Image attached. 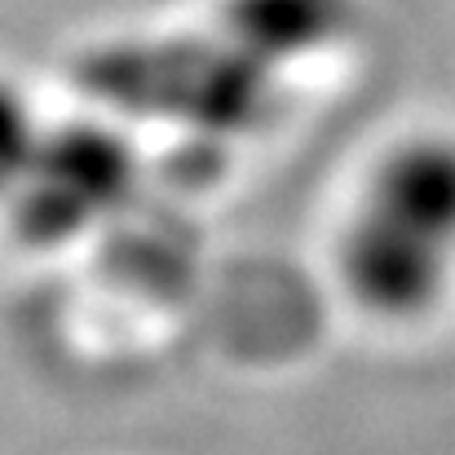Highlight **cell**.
Masks as SVG:
<instances>
[{"instance_id":"6da1fadb","label":"cell","mask_w":455,"mask_h":455,"mask_svg":"<svg viewBox=\"0 0 455 455\" xmlns=\"http://www.w3.org/2000/svg\"><path fill=\"white\" fill-rule=\"evenodd\" d=\"M331 270L376 323H425L455 297V129L398 133L336 226Z\"/></svg>"},{"instance_id":"7a4b0ae2","label":"cell","mask_w":455,"mask_h":455,"mask_svg":"<svg viewBox=\"0 0 455 455\" xmlns=\"http://www.w3.org/2000/svg\"><path fill=\"white\" fill-rule=\"evenodd\" d=\"M124 181V155L98 129H44L18 190L4 199L18 208L22 230L58 239L102 217Z\"/></svg>"},{"instance_id":"3957f363","label":"cell","mask_w":455,"mask_h":455,"mask_svg":"<svg viewBox=\"0 0 455 455\" xmlns=\"http://www.w3.org/2000/svg\"><path fill=\"white\" fill-rule=\"evenodd\" d=\"M44 120L36 111V102L27 98L22 84L0 76V204L18 190V181L27 177L31 159L40 151L44 138Z\"/></svg>"}]
</instances>
